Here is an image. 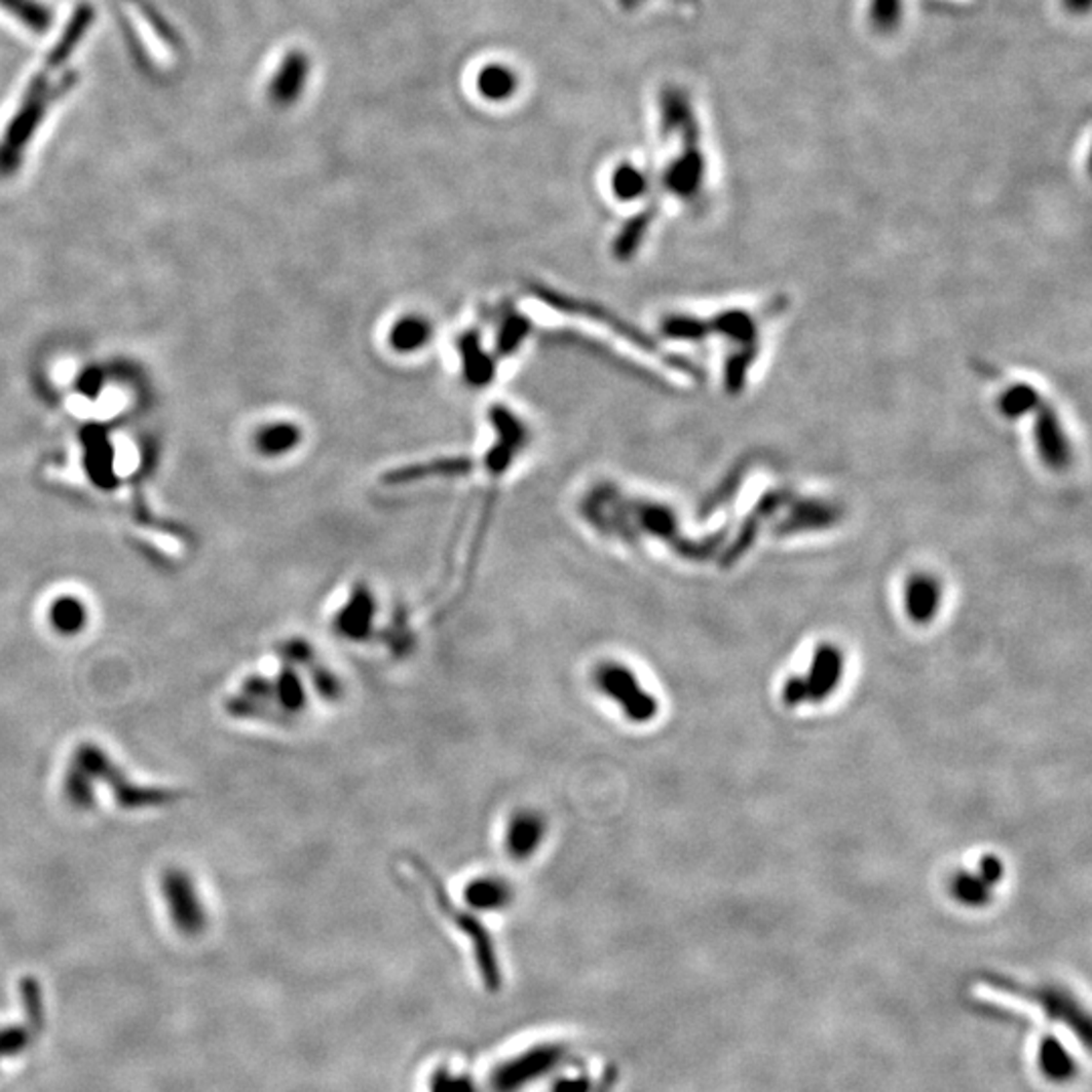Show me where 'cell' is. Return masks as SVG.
I'll list each match as a JSON object with an SVG mask.
<instances>
[{"label":"cell","instance_id":"cell-19","mask_svg":"<svg viewBox=\"0 0 1092 1092\" xmlns=\"http://www.w3.org/2000/svg\"><path fill=\"white\" fill-rule=\"evenodd\" d=\"M953 895L967 906H981L989 900V884L981 876L962 872L953 880Z\"/></svg>","mask_w":1092,"mask_h":1092},{"label":"cell","instance_id":"cell-16","mask_svg":"<svg viewBox=\"0 0 1092 1092\" xmlns=\"http://www.w3.org/2000/svg\"><path fill=\"white\" fill-rule=\"evenodd\" d=\"M1040 1066L1054 1081H1064L1072 1077L1075 1072L1072 1060L1066 1054V1050L1056 1040H1050V1038L1044 1040L1040 1046Z\"/></svg>","mask_w":1092,"mask_h":1092},{"label":"cell","instance_id":"cell-26","mask_svg":"<svg viewBox=\"0 0 1092 1092\" xmlns=\"http://www.w3.org/2000/svg\"><path fill=\"white\" fill-rule=\"evenodd\" d=\"M979 870H981L979 876H981L989 887H991V884H997V882L1002 880V876H1004V866H1002V862H1000L997 856H985V858L981 860Z\"/></svg>","mask_w":1092,"mask_h":1092},{"label":"cell","instance_id":"cell-11","mask_svg":"<svg viewBox=\"0 0 1092 1092\" xmlns=\"http://www.w3.org/2000/svg\"><path fill=\"white\" fill-rule=\"evenodd\" d=\"M703 177V158L699 152H688L674 160V164L668 168L666 185L670 191L678 196H690L699 189Z\"/></svg>","mask_w":1092,"mask_h":1092},{"label":"cell","instance_id":"cell-5","mask_svg":"<svg viewBox=\"0 0 1092 1092\" xmlns=\"http://www.w3.org/2000/svg\"><path fill=\"white\" fill-rule=\"evenodd\" d=\"M603 686L605 690H609L613 694V699H617L624 707L630 718L634 720H647L655 714V701L643 692L642 688L638 686L636 678L624 670V668H609L603 672Z\"/></svg>","mask_w":1092,"mask_h":1092},{"label":"cell","instance_id":"cell-6","mask_svg":"<svg viewBox=\"0 0 1092 1092\" xmlns=\"http://www.w3.org/2000/svg\"><path fill=\"white\" fill-rule=\"evenodd\" d=\"M310 73V62L304 53H290L273 75L269 85V98L277 106H292L302 96Z\"/></svg>","mask_w":1092,"mask_h":1092},{"label":"cell","instance_id":"cell-3","mask_svg":"<svg viewBox=\"0 0 1092 1092\" xmlns=\"http://www.w3.org/2000/svg\"><path fill=\"white\" fill-rule=\"evenodd\" d=\"M162 897L177 931L198 935L206 927V910L193 878L183 868H168L162 874Z\"/></svg>","mask_w":1092,"mask_h":1092},{"label":"cell","instance_id":"cell-23","mask_svg":"<svg viewBox=\"0 0 1092 1092\" xmlns=\"http://www.w3.org/2000/svg\"><path fill=\"white\" fill-rule=\"evenodd\" d=\"M900 18V0H872V21L878 29H893Z\"/></svg>","mask_w":1092,"mask_h":1092},{"label":"cell","instance_id":"cell-20","mask_svg":"<svg viewBox=\"0 0 1092 1092\" xmlns=\"http://www.w3.org/2000/svg\"><path fill=\"white\" fill-rule=\"evenodd\" d=\"M613 191L617 198L634 200L645 193V179L642 173L630 164H624L613 175Z\"/></svg>","mask_w":1092,"mask_h":1092},{"label":"cell","instance_id":"cell-14","mask_svg":"<svg viewBox=\"0 0 1092 1092\" xmlns=\"http://www.w3.org/2000/svg\"><path fill=\"white\" fill-rule=\"evenodd\" d=\"M431 338V326L423 318H403L397 322L390 330V346L399 352H411L421 346H425Z\"/></svg>","mask_w":1092,"mask_h":1092},{"label":"cell","instance_id":"cell-15","mask_svg":"<svg viewBox=\"0 0 1092 1092\" xmlns=\"http://www.w3.org/2000/svg\"><path fill=\"white\" fill-rule=\"evenodd\" d=\"M300 438L302 434L296 425L277 423L259 431L258 448L265 455H281L286 451L294 450L300 444Z\"/></svg>","mask_w":1092,"mask_h":1092},{"label":"cell","instance_id":"cell-17","mask_svg":"<svg viewBox=\"0 0 1092 1092\" xmlns=\"http://www.w3.org/2000/svg\"><path fill=\"white\" fill-rule=\"evenodd\" d=\"M64 793L67 801L73 807H77V809H87V807H91L96 803L93 783L89 781V777L85 773L77 769L71 763H69L67 773H65Z\"/></svg>","mask_w":1092,"mask_h":1092},{"label":"cell","instance_id":"cell-1","mask_svg":"<svg viewBox=\"0 0 1092 1092\" xmlns=\"http://www.w3.org/2000/svg\"><path fill=\"white\" fill-rule=\"evenodd\" d=\"M89 21H91V10L81 8L75 14V21L65 31L60 47H55V51L47 58L43 71H39L33 83L29 85L21 106L14 112V118L6 126L4 136L0 138V175H10L18 168L21 156L27 150V144L31 142L37 126L43 122L47 108L55 100V98H49V77L71 55V51L75 49Z\"/></svg>","mask_w":1092,"mask_h":1092},{"label":"cell","instance_id":"cell-18","mask_svg":"<svg viewBox=\"0 0 1092 1092\" xmlns=\"http://www.w3.org/2000/svg\"><path fill=\"white\" fill-rule=\"evenodd\" d=\"M0 8L10 10L21 23L33 31H43L49 25V12L35 0H0Z\"/></svg>","mask_w":1092,"mask_h":1092},{"label":"cell","instance_id":"cell-10","mask_svg":"<svg viewBox=\"0 0 1092 1092\" xmlns=\"http://www.w3.org/2000/svg\"><path fill=\"white\" fill-rule=\"evenodd\" d=\"M459 352L463 354V373L467 383L482 386L494 379L496 363L480 348V338L476 334H465L459 338Z\"/></svg>","mask_w":1092,"mask_h":1092},{"label":"cell","instance_id":"cell-4","mask_svg":"<svg viewBox=\"0 0 1092 1092\" xmlns=\"http://www.w3.org/2000/svg\"><path fill=\"white\" fill-rule=\"evenodd\" d=\"M987 981L993 985V989H1000V991H1006V993H1014V995L1024 997V1000H1031L1050 1018H1054L1056 1022H1064L1066 1026L1079 1031L1085 1042H1089V1035H1091L1089 1018L1066 991L1054 989V987H1026V985H1020L1016 981H1010V979H1004V977H997V975L987 977Z\"/></svg>","mask_w":1092,"mask_h":1092},{"label":"cell","instance_id":"cell-9","mask_svg":"<svg viewBox=\"0 0 1092 1092\" xmlns=\"http://www.w3.org/2000/svg\"><path fill=\"white\" fill-rule=\"evenodd\" d=\"M941 601V589L937 580L931 577L910 578L906 587V611L908 617L916 624H927L935 617Z\"/></svg>","mask_w":1092,"mask_h":1092},{"label":"cell","instance_id":"cell-7","mask_svg":"<svg viewBox=\"0 0 1092 1092\" xmlns=\"http://www.w3.org/2000/svg\"><path fill=\"white\" fill-rule=\"evenodd\" d=\"M841 670H843L841 651L835 645L824 643L816 651L812 672L805 678V682H807V701H814V703L826 701L834 692L835 686L839 684Z\"/></svg>","mask_w":1092,"mask_h":1092},{"label":"cell","instance_id":"cell-12","mask_svg":"<svg viewBox=\"0 0 1092 1092\" xmlns=\"http://www.w3.org/2000/svg\"><path fill=\"white\" fill-rule=\"evenodd\" d=\"M478 89L490 102H506L518 89V75L506 65H488L478 75Z\"/></svg>","mask_w":1092,"mask_h":1092},{"label":"cell","instance_id":"cell-2","mask_svg":"<svg viewBox=\"0 0 1092 1092\" xmlns=\"http://www.w3.org/2000/svg\"><path fill=\"white\" fill-rule=\"evenodd\" d=\"M71 765H75L77 769L85 773L91 783H96V781L108 783L112 793H114V797H116V803L120 807L128 809V812L142 809V807L168 805V803H175L177 799H181V791L166 789V787H146V785L131 783L126 777V773L122 771L112 761V757L102 747H98L96 743H81L75 749L73 757H71Z\"/></svg>","mask_w":1092,"mask_h":1092},{"label":"cell","instance_id":"cell-21","mask_svg":"<svg viewBox=\"0 0 1092 1092\" xmlns=\"http://www.w3.org/2000/svg\"><path fill=\"white\" fill-rule=\"evenodd\" d=\"M528 330H530V326L524 318L509 316L502 324V330H500V336H498V350L502 354L515 352L516 348L520 346L522 338L528 334Z\"/></svg>","mask_w":1092,"mask_h":1092},{"label":"cell","instance_id":"cell-8","mask_svg":"<svg viewBox=\"0 0 1092 1092\" xmlns=\"http://www.w3.org/2000/svg\"><path fill=\"white\" fill-rule=\"evenodd\" d=\"M474 469V461L467 457H451V459H436L429 463H417L401 469H392L386 474V484H407L421 478L431 476H465Z\"/></svg>","mask_w":1092,"mask_h":1092},{"label":"cell","instance_id":"cell-24","mask_svg":"<svg viewBox=\"0 0 1092 1092\" xmlns=\"http://www.w3.org/2000/svg\"><path fill=\"white\" fill-rule=\"evenodd\" d=\"M369 599L371 597L367 595V591L365 593L361 591L354 597V601L350 603V607L344 613V624H346L348 630H356V628L363 626V622L369 619V615H371V601Z\"/></svg>","mask_w":1092,"mask_h":1092},{"label":"cell","instance_id":"cell-22","mask_svg":"<svg viewBox=\"0 0 1092 1092\" xmlns=\"http://www.w3.org/2000/svg\"><path fill=\"white\" fill-rule=\"evenodd\" d=\"M29 1042V1029L25 1026H4L0 1028V1058L16 1054Z\"/></svg>","mask_w":1092,"mask_h":1092},{"label":"cell","instance_id":"cell-25","mask_svg":"<svg viewBox=\"0 0 1092 1092\" xmlns=\"http://www.w3.org/2000/svg\"><path fill=\"white\" fill-rule=\"evenodd\" d=\"M803 701H807V682H805V678L793 676L783 688V703L787 707H795V705H799Z\"/></svg>","mask_w":1092,"mask_h":1092},{"label":"cell","instance_id":"cell-27","mask_svg":"<svg viewBox=\"0 0 1092 1092\" xmlns=\"http://www.w3.org/2000/svg\"><path fill=\"white\" fill-rule=\"evenodd\" d=\"M1072 8H1087L1089 6V0H1066Z\"/></svg>","mask_w":1092,"mask_h":1092},{"label":"cell","instance_id":"cell-13","mask_svg":"<svg viewBox=\"0 0 1092 1092\" xmlns=\"http://www.w3.org/2000/svg\"><path fill=\"white\" fill-rule=\"evenodd\" d=\"M49 622L62 636H77L87 624V609L77 597H60L49 607Z\"/></svg>","mask_w":1092,"mask_h":1092}]
</instances>
